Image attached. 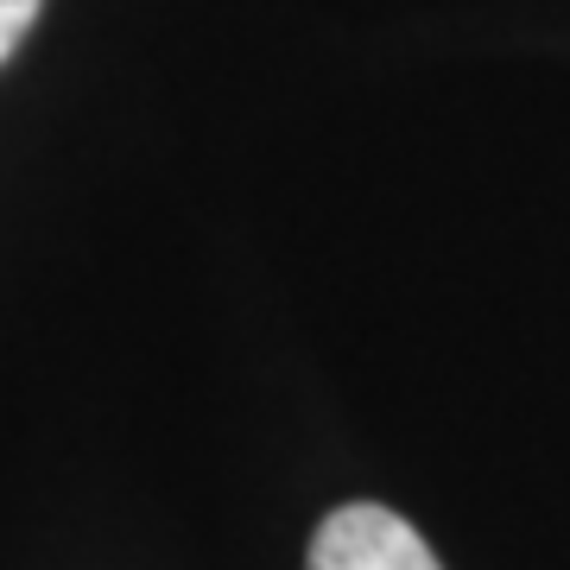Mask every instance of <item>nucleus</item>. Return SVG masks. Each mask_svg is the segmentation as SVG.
Masks as SVG:
<instances>
[{"instance_id":"f257e3e1","label":"nucleus","mask_w":570,"mask_h":570,"mask_svg":"<svg viewBox=\"0 0 570 570\" xmlns=\"http://www.w3.org/2000/svg\"><path fill=\"white\" fill-rule=\"evenodd\" d=\"M305 570H444V564L419 539L412 520H400L393 508H374V501H355V508H336L317 527Z\"/></svg>"},{"instance_id":"f03ea898","label":"nucleus","mask_w":570,"mask_h":570,"mask_svg":"<svg viewBox=\"0 0 570 570\" xmlns=\"http://www.w3.org/2000/svg\"><path fill=\"white\" fill-rule=\"evenodd\" d=\"M45 0H0V63L20 51V39L32 32V20H39Z\"/></svg>"}]
</instances>
